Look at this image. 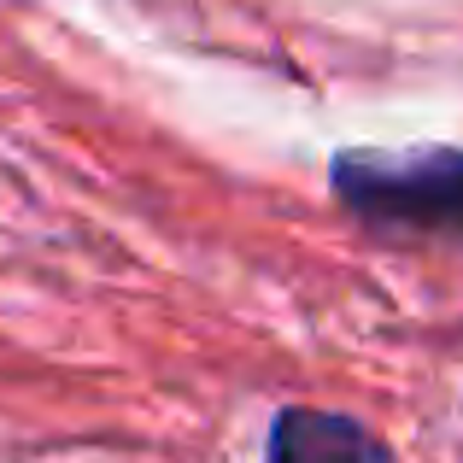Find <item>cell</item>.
I'll list each match as a JSON object with an SVG mask.
<instances>
[{
	"instance_id": "obj_1",
	"label": "cell",
	"mask_w": 463,
	"mask_h": 463,
	"mask_svg": "<svg viewBox=\"0 0 463 463\" xmlns=\"http://www.w3.org/2000/svg\"><path fill=\"white\" fill-rule=\"evenodd\" d=\"M328 188L358 223L387 235H463V153H335Z\"/></svg>"
},
{
	"instance_id": "obj_2",
	"label": "cell",
	"mask_w": 463,
	"mask_h": 463,
	"mask_svg": "<svg viewBox=\"0 0 463 463\" xmlns=\"http://www.w3.org/2000/svg\"><path fill=\"white\" fill-rule=\"evenodd\" d=\"M264 463H387V446L364 422L317 405H288L276 411Z\"/></svg>"
}]
</instances>
